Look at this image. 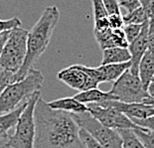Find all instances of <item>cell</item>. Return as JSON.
Listing matches in <instances>:
<instances>
[{
	"instance_id": "1",
	"label": "cell",
	"mask_w": 154,
	"mask_h": 148,
	"mask_svg": "<svg viewBox=\"0 0 154 148\" xmlns=\"http://www.w3.org/2000/svg\"><path fill=\"white\" fill-rule=\"evenodd\" d=\"M34 118V148H86L71 114L52 109L41 97L36 103Z\"/></svg>"
},
{
	"instance_id": "2",
	"label": "cell",
	"mask_w": 154,
	"mask_h": 148,
	"mask_svg": "<svg viewBox=\"0 0 154 148\" xmlns=\"http://www.w3.org/2000/svg\"><path fill=\"white\" fill-rule=\"evenodd\" d=\"M60 19V11L57 6H48L41 17L35 23L27 37V54L24 64L15 76V82L23 80L28 72L44 54L51 41L52 35Z\"/></svg>"
},
{
	"instance_id": "3",
	"label": "cell",
	"mask_w": 154,
	"mask_h": 148,
	"mask_svg": "<svg viewBox=\"0 0 154 148\" xmlns=\"http://www.w3.org/2000/svg\"><path fill=\"white\" fill-rule=\"evenodd\" d=\"M43 83V74L32 68L23 80L9 85L0 95V116L11 113L27 103L36 91L41 90Z\"/></svg>"
},
{
	"instance_id": "4",
	"label": "cell",
	"mask_w": 154,
	"mask_h": 148,
	"mask_svg": "<svg viewBox=\"0 0 154 148\" xmlns=\"http://www.w3.org/2000/svg\"><path fill=\"white\" fill-rule=\"evenodd\" d=\"M41 97V91L36 93L29 98L27 106L22 111L15 125V132L8 136L4 148H34L35 140V118L34 109L37 100Z\"/></svg>"
},
{
	"instance_id": "5",
	"label": "cell",
	"mask_w": 154,
	"mask_h": 148,
	"mask_svg": "<svg viewBox=\"0 0 154 148\" xmlns=\"http://www.w3.org/2000/svg\"><path fill=\"white\" fill-rule=\"evenodd\" d=\"M27 37L28 31L21 27L9 32L0 56V67L13 74L20 70L27 54Z\"/></svg>"
},
{
	"instance_id": "6",
	"label": "cell",
	"mask_w": 154,
	"mask_h": 148,
	"mask_svg": "<svg viewBox=\"0 0 154 148\" xmlns=\"http://www.w3.org/2000/svg\"><path fill=\"white\" fill-rule=\"evenodd\" d=\"M70 114L79 127L87 131L103 148H123L122 139L117 130L103 125L88 111Z\"/></svg>"
},
{
	"instance_id": "7",
	"label": "cell",
	"mask_w": 154,
	"mask_h": 148,
	"mask_svg": "<svg viewBox=\"0 0 154 148\" xmlns=\"http://www.w3.org/2000/svg\"><path fill=\"white\" fill-rule=\"evenodd\" d=\"M109 93L116 100L125 103H143L148 97V93L137 75L126 70L113 83Z\"/></svg>"
},
{
	"instance_id": "8",
	"label": "cell",
	"mask_w": 154,
	"mask_h": 148,
	"mask_svg": "<svg viewBox=\"0 0 154 148\" xmlns=\"http://www.w3.org/2000/svg\"><path fill=\"white\" fill-rule=\"evenodd\" d=\"M88 111L103 125L114 130L119 129H140L130 118L120 113L116 108L106 104H87Z\"/></svg>"
},
{
	"instance_id": "9",
	"label": "cell",
	"mask_w": 154,
	"mask_h": 148,
	"mask_svg": "<svg viewBox=\"0 0 154 148\" xmlns=\"http://www.w3.org/2000/svg\"><path fill=\"white\" fill-rule=\"evenodd\" d=\"M58 80L79 91L97 88L100 84L84 70L83 65H72L58 73Z\"/></svg>"
},
{
	"instance_id": "10",
	"label": "cell",
	"mask_w": 154,
	"mask_h": 148,
	"mask_svg": "<svg viewBox=\"0 0 154 148\" xmlns=\"http://www.w3.org/2000/svg\"><path fill=\"white\" fill-rule=\"evenodd\" d=\"M148 21L143 23L141 32L139 36L133 42L128 44V49L131 59H130V68L129 71L132 74L138 76V66L140 61L145 53L148 50L147 47V31H148Z\"/></svg>"
},
{
	"instance_id": "11",
	"label": "cell",
	"mask_w": 154,
	"mask_h": 148,
	"mask_svg": "<svg viewBox=\"0 0 154 148\" xmlns=\"http://www.w3.org/2000/svg\"><path fill=\"white\" fill-rule=\"evenodd\" d=\"M97 104H106V106H112L125 114L130 119H134V118L143 119V118L154 116V106H147L144 103H125L119 100H107Z\"/></svg>"
},
{
	"instance_id": "12",
	"label": "cell",
	"mask_w": 154,
	"mask_h": 148,
	"mask_svg": "<svg viewBox=\"0 0 154 148\" xmlns=\"http://www.w3.org/2000/svg\"><path fill=\"white\" fill-rule=\"evenodd\" d=\"M48 106L52 109L65 111L68 113H83L88 111V106L86 104L80 103L74 97H62L58 100L49 101Z\"/></svg>"
},
{
	"instance_id": "13",
	"label": "cell",
	"mask_w": 154,
	"mask_h": 148,
	"mask_svg": "<svg viewBox=\"0 0 154 148\" xmlns=\"http://www.w3.org/2000/svg\"><path fill=\"white\" fill-rule=\"evenodd\" d=\"M130 68V62L121 64H109V65H100L97 67L100 83H107V82H116L126 70Z\"/></svg>"
},
{
	"instance_id": "14",
	"label": "cell",
	"mask_w": 154,
	"mask_h": 148,
	"mask_svg": "<svg viewBox=\"0 0 154 148\" xmlns=\"http://www.w3.org/2000/svg\"><path fill=\"white\" fill-rule=\"evenodd\" d=\"M74 97L86 106L91 103H103L107 100H116L113 95H111L109 91L106 93V91H103L99 88L80 91Z\"/></svg>"
},
{
	"instance_id": "15",
	"label": "cell",
	"mask_w": 154,
	"mask_h": 148,
	"mask_svg": "<svg viewBox=\"0 0 154 148\" xmlns=\"http://www.w3.org/2000/svg\"><path fill=\"white\" fill-rule=\"evenodd\" d=\"M138 77L144 88L147 91L149 84L154 78V54L147 51L138 66Z\"/></svg>"
},
{
	"instance_id": "16",
	"label": "cell",
	"mask_w": 154,
	"mask_h": 148,
	"mask_svg": "<svg viewBox=\"0 0 154 148\" xmlns=\"http://www.w3.org/2000/svg\"><path fill=\"white\" fill-rule=\"evenodd\" d=\"M131 56L127 48L113 47L103 50V61L101 65L121 64L130 62Z\"/></svg>"
},
{
	"instance_id": "17",
	"label": "cell",
	"mask_w": 154,
	"mask_h": 148,
	"mask_svg": "<svg viewBox=\"0 0 154 148\" xmlns=\"http://www.w3.org/2000/svg\"><path fill=\"white\" fill-rule=\"evenodd\" d=\"M26 106H27V103H23L21 106L16 108L15 110L11 111V113L0 116V141L8 138L9 130L11 128L15 127L16 123L18 121V118L22 113V111L24 110Z\"/></svg>"
},
{
	"instance_id": "18",
	"label": "cell",
	"mask_w": 154,
	"mask_h": 148,
	"mask_svg": "<svg viewBox=\"0 0 154 148\" xmlns=\"http://www.w3.org/2000/svg\"><path fill=\"white\" fill-rule=\"evenodd\" d=\"M94 10V30H101V29L109 28V15L104 9L103 0H91Z\"/></svg>"
},
{
	"instance_id": "19",
	"label": "cell",
	"mask_w": 154,
	"mask_h": 148,
	"mask_svg": "<svg viewBox=\"0 0 154 148\" xmlns=\"http://www.w3.org/2000/svg\"><path fill=\"white\" fill-rule=\"evenodd\" d=\"M117 132L122 139L123 148H145L133 129H119Z\"/></svg>"
},
{
	"instance_id": "20",
	"label": "cell",
	"mask_w": 154,
	"mask_h": 148,
	"mask_svg": "<svg viewBox=\"0 0 154 148\" xmlns=\"http://www.w3.org/2000/svg\"><path fill=\"white\" fill-rule=\"evenodd\" d=\"M94 34L101 50H106V49L114 47L112 40V29L111 28L94 30Z\"/></svg>"
},
{
	"instance_id": "21",
	"label": "cell",
	"mask_w": 154,
	"mask_h": 148,
	"mask_svg": "<svg viewBox=\"0 0 154 148\" xmlns=\"http://www.w3.org/2000/svg\"><path fill=\"white\" fill-rule=\"evenodd\" d=\"M149 19L147 17L146 13L144 12L143 8L140 7L134 9L133 11L126 13L123 16V21L124 25L125 24H139L141 25L143 23H145L146 21H148Z\"/></svg>"
},
{
	"instance_id": "22",
	"label": "cell",
	"mask_w": 154,
	"mask_h": 148,
	"mask_svg": "<svg viewBox=\"0 0 154 148\" xmlns=\"http://www.w3.org/2000/svg\"><path fill=\"white\" fill-rule=\"evenodd\" d=\"M133 131L145 148H154V131L145 129V128L133 129Z\"/></svg>"
},
{
	"instance_id": "23",
	"label": "cell",
	"mask_w": 154,
	"mask_h": 148,
	"mask_svg": "<svg viewBox=\"0 0 154 148\" xmlns=\"http://www.w3.org/2000/svg\"><path fill=\"white\" fill-rule=\"evenodd\" d=\"M142 25L143 24H141V25H139V24H125L123 26L122 30L124 32L126 41L128 44L133 42L139 36L140 32H141V29H142Z\"/></svg>"
},
{
	"instance_id": "24",
	"label": "cell",
	"mask_w": 154,
	"mask_h": 148,
	"mask_svg": "<svg viewBox=\"0 0 154 148\" xmlns=\"http://www.w3.org/2000/svg\"><path fill=\"white\" fill-rule=\"evenodd\" d=\"M15 74L0 67V95L9 85L15 82Z\"/></svg>"
},
{
	"instance_id": "25",
	"label": "cell",
	"mask_w": 154,
	"mask_h": 148,
	"mask_svg": "<svg viewBox=\"0 0 154 148\" xmlns=\"http://www.w3.org/2000/svg\"><path fill=\"white\" fill-rule=\"evenodd\" d=\"M17 27H21V20L18 17H12L7 20L0 19V34L11 31Z\"/></svg>"
},
{
	"instance_id": "26",
	"label": "cell",
	"mask_w": 154,
	"mask_h": 148,
	"mask_svg": "<svg viewBox=\"0 0 154 148\" xmlns=\"http://www.w3.org/2000/svg\"><path fill=\"white\" fill-rule=\"evenodd\" d=\"M80 136L86 148H103L97 141L94 140L87 131H85L84 129H81V128H80Z\"/></svg>"
},
{
	"instance_id": "27",
	"label": "cell",
	"mask_w": 154,
	"mask_h": 148,
	"mask_svg": "<svg viewBox=\"0 0 154 148\" xmlns=\"http://www.w3.org/2000/svg\"><path fill=\"white\" fill-rule=\"evenodd\" d=\"M103 3L109 16L112 14H119L120 13V6L119 2H117V0H103Z\"/></svg>"
},
{
	"instance_id": "28",
	"label": "cell",
	"mask_w": 154,
	"mask_h": 148,
	"mask_svg": "<svg viewBox=\"0 0 154 148\" xmlns=\"http://www.w3.org/2000/svg\"><path fill=\"white\" fill-rule=\"evenodd\" d=\"M109 28H111L112 30L116 29H122L124 26V21H123V16L121 15V13L119 14H112L109 16Z\"/></svg>"
},
{
	"instance_id": "29",
	"label": "cell",
	"mask_w": 154,
	"mask_h": 148,
	"mask_svg": "<svg viewBox=\"0 0 154 148\" xmlns=\"http://www.w3.org/2000/svg\"><path fill=\"white\" fill-rule=\"evenodd\" d=\"M140 6L143 8L149 20H154V0H139Z\"/></svg>"
},
{
	"instance_id": "30",
	"label": "cell",
	"mask_w": 154,
	"mask_h": 148,
	"mask_svg": "<svg viewBox=\"0 0 154 148\" xmlns=\"http://www.w3.org/2000/svg\"><path fill=\"white\" fill-rule=\"evenodd\" d=\"M147 47L148 52L154 54V20H149L147 31Z\"/></svg>"
},
{
	"instance_id": "31",
	"label": "cell",
	"mask_w": 154,
	"mask_h": 148,
	"mask_svg": "<svg viewBox=\"0 0 154 148\" xmlns=\"http://www.w3.org/2000/svg\"><path fill=\"white\" fill-rule=\"evenodd\" d=\"M136 125H138L142 128H145V129L154 131V116L143 118V119H131Z\"/></svg>"
},
{
	"instance_id": "32",
	"label": "cell",
	"mask_w": 154,
	"mask_h": 148,
	"mask_svg": "<svg viewBox=\"0 0 154 148\" xmlns=\"http://www.w3.org/2000/svg\"><path fill=\"white\" fill-rule=\"evenodd\" d=\"M120 7L125 9L128 12L133 11L134 9L140 7V1L139 0H117Z\"/></svg>"
},
{
	"instance_id": "33",
	"label": "cell",
	"mask_w": 154,
	"mask_h": 148,
	"mask_svg": "<svg viewBox=\"0 0 154 148\" xmlns=\"http://www.w3.org/2000/svg\"><path fill=\"white\" fill-rule=\"evenodd\" d=\"M9 32H4L2 33V34H0V56H1V53H2V50H3V47H4L6 41H7L8 39V36H9Z\"/></svg>"
},
{
	"instance_id": "34",
	"label": "cell",
	"mask_w": 154,
	"mask_h": 148,
	"mask_svg": "<svg viewBox=\"0 0 154 148\" xmlns=\"http://www.w3.org/2000/svg\"><path fill=\"white\" fill-rule=\"evenodd\" d=\"M152 82H154V78H153V79H152Z\"/></svg>"
}]
</instances>
